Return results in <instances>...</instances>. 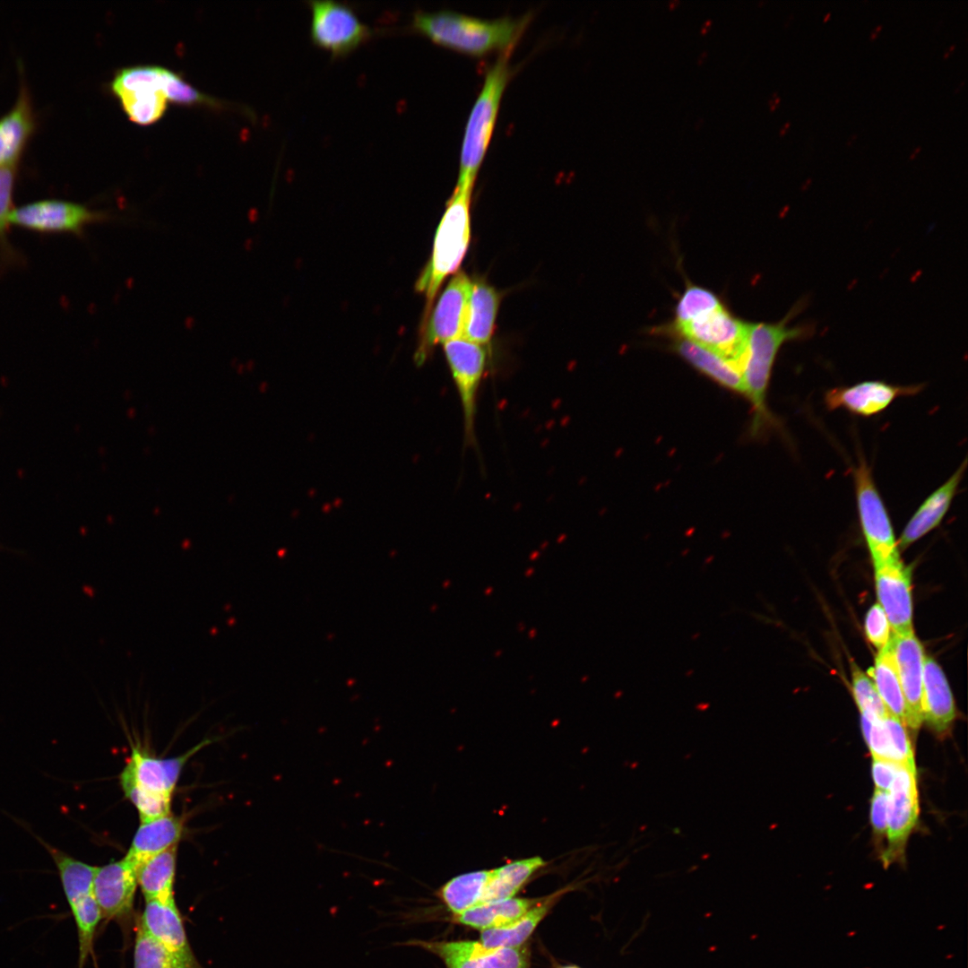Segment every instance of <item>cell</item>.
Here are the masks:
<instances>
[{
    "label": "cell",
    "mask_w": 968,
    "mask_h": 968,
    "mask_svg": "<svg viewBox=\"0 0 968 968\" xmlns=\"http://www.w3.org/2000/svg\"><path fill=\"white\" fill-rule=\"evenodd\" d=\"M532 14L480 19L450 10L418 11L411 29L436 44L471 56H482L495 50L514 48Z\"/></svg>",
    "instance_id": "cell-1"
},
{
    "label": "cell",
    "mask_w": 968,
    "mask_h": 968,
    "mask_svg": "<svg viewBox=\"0 0 968 968\" xmlns=\"http://www.w3.org/2000/svg\"><path fill=\"white\" fill-rule=\"evenodd\" d=\"M804 300L799 301L777 323H748L741 372L745 395L753 406L752 427L755 432L778 425L766 405V395L780 349L788 341L805 340L815 333L812 324L790 325V322L804 309Z\"/></svg>",
    "instance_id": "cell-2"
},
{
    "label": "cell",
    "mask_w": 968,
    "mask_h": 968,
    "mask_svg": "<svg viewBox=\"0 0 968 968\" xmlns=\"http://www.w3.org/2000/svg\"><path fill=\"white\" fill-rule=\"evenodd\" d=\"M513 49L499 52L488 67L480 91L469 114L462 141L458 186L473 188L491 141L505 89L514 73Z\"/></svg>",
    "instance_id": "cell-3"
},
{
    "label": "cell",
    "mask_w": 968,
    "mask_h": 968,
    "mask_svg": "<svg viewBox=\"0 0 968 968\" xmlns=\"http://www.w3.org/2000/svg\"><path fill=\"white\" fill-rule=\"evenodd\" d=\"M205 739L185 754L170 758L151 756L137 747L120 774L125 796L137 808L141 822L170 813L171 797L181 771L187 760L203 746Z\"/></svg>",
    "instance_id": "cell-4"
},
{
    "label": "cell",
    "mask_w": 968,
    "mask_h": 968,
    "mask_svg": "<svg viewBox=\"0 0 968 968\" xmlns=\"http://www.w3.org/2000/svg\"><path fill=\"white\" fill-rule=\"evenodd\" d=\"M472 189L455 186L436 229L430 259L415 284L416 290L423 293L426 298L422 324L431 312L434 299L444 280L457 271L468 248Z\"/></svg>",
    "instance_id": "cell-5"
},
{
    "label": "cell",
    "mask_w": 968,
    "mask_h": 968,
    "mask_svg": "<svg viewBox=\"0 0 968 968\" xmlns=\"http://www.w3.org/2000/svg\"><path fill=\"white\" fill-rule=\"evenodd\" d=\"M860 528L873 565L900 557L886 506L874 480L872 469L860 456L851 469Z\"/></svg>",
    "instance_id": "cell-6"
},
{
    "label": "cell",
    "mask_w": 968,
    "mask_h": 968,
    "mask_svg": "<svg viewBox=\"0 0 968 968\" xmlns=\"http://www.w3.org/2000/svg\"><path fill=\"white\" fill-rule=\"evenodd\" d=\"M168 71L156 65H136L116 73L110 87L131 121L146 125L164 115L169 101L165 91Z\"/></svg>",
    "instance_id": "cell-7"
},
{
    "label": "cell",
    "mask_w": 968,
    "mask_h": 968,
    "mask_svg": "<svg viewBox=\"0 0 968 968\" xmlns=\"http://www.w3.org/2000/svg\"><path fill=\"white\" fill-rule=\"evenodd\" d=\"M307 4L311 11L310 39L332 57H344L372 39V29L350 6L334 1H309Z\"/></svg>",
    "instance_id": "cell-8"
},
{
    "label": "cell",
    "mask_w": 968,
    "mask_h": 968,
    "mask_svg": "<svg viewBox=\"0 0 968 968\" xmlns=\"http://www.w3.org/2000/svg\"><path fill=\"white\" fill-rule=\"evenodd\" d=\"M661 331L704 346L730 360L741 370L748 323L732 315L724 304L687 324L678 326L669 324Z\"/></svg>",
    "instance_id": "cell-9"
},
{
    "label": "cell",
    "mask_w": 968,
    "mask_h": 968,
    "mask_svg": "<svg viewBox=\"0 0 968 968\" xmlns=\"http://www.w3.org/2000/svg\"><path fill=\"white\" fill-rule=\"evenodd\" d=\"M472 280L463 272H456L440 295L435 308L422 324L416 360L422 363L432 348L463 337Z\"/></svg>",
    "instance_id": "cell-10"
},
{
    "label": "cell",
    "mask_w": 968,
    "mask_h": 968,
    "mask_svg": "<svg viewBox=\"0 0 968 968\" xmlns=\"http://www.w3.org/2000/svg\"><path fill=\"white\" fill-rule=\"evenodd\" d=\"M113 219L107 212L93 211L80 203L43 200L13 208L9 224L44 233L82 234L90 224Z\"/></svg>",
    "instance_id": "cell-11"
},
{
    "label": "cell",
    "mask_w": 968,
    "mask_h": 968,
    "mask_svg": "<svg viewBox=\"0 0 968 968\" xmlns=\"http://www.w3.org/2000/svg\"><path fill=\"white\" fill-rule=\"evenodd\" d=\"M888 792L886 834L888 846L882 854L884 867L903 860L907 839L919 816L916 766L897 765Z\"/></svg>",
    "instance_id": "cell-12"
},
{
    "label": "cell",
    "mask_w": 968,
    "mask_h": 968,
    "mask_svg": "<svg viewBox=\"0 0 968 968\" xmlns=\"http://www.w3.org/2000/svg\"><path fill=\"white\" fill-rule=\"evenodd\" d=\"M443 345L461 402L465 439L468 444H472L475 441L477 395L486 367V351L482 345L463 337Z\"/></svg>",
    "instance_id": "cell-13"
},
{
    "label": "cell",
    "mask_w": 968,
    "mask_h": 968,
    "mask_svg": "<svg viewBox=\"0 0 968 968\" xmlns=\"http://www.w3.org/2000/svg\"><path fill=\"white\" fill-rule=\"evenodd\" d=\"M438 955L448 968H529V952L517 947H489L480 941H416Z\"/></svg>",
    "instance_id": "cell-14"
},
{
    "label": "cell",
    "mask_w": 968,
    "mask_h": 968,
    "mask_svg": "<svg viewBox=\"0 0 968 968\" xmlns=\"http://www.w3.org/2000/svg\"><path fill=\"white\" fill-rule=\"evenodd\" d=\"M923 386L866 380L849 386L831 388L825 392L824 400L829 411L844 410L855 416L870 418L886 410L897 398L918 394Z\"/></svg>",
    "instance_id": "cell-15"
},
{
    "label": "cell",
    "mask_w": 968,
    "mask_h": 968,
    "mask_svg": "<svg viewBox=\"0 0 968 968\" xmlns=\"http://www.w3.org/2000/svg\"><path fill=\"white\" fill-rule=\"evenodd\" d=\"M879 605L894 635L913 632L911 573L901 557L874 566Z\"/></svg>",
    "instance_id": "cell-16"
},
{
    "label": "cell",
    "mask_w": 968,
    "mask_h": 968,
    "mask_svg": "<svg viewBox=\"0 0 968 968\" xmlns=\"http://www.w3.org/2000/svg\"><path fill=\"white\" fill-rule=\"evenodd\" d=\"M138 869L125 857L96 867L92 893L102 919L122 920L133 912Z\"/></svg>",
    "instance_id": "cell-17"
},
{
    "label": "cell",
    "mask_w": 968,
    "mask_h": 968,
    "mask_svg": "<svg viewBox=\"0 0 968 968\" xmlns=\"http://www.w3.org/2000/svg\"><path fill=\"white\" fill-rule=\"evenodd\" d=\"M891 642L904 700L905 724L917 730L923 722V648L913 632L892 634Z\"/></svg>",
    "instance_id": "cell-18"
},
{
    "label": "cell",
    "mask_w": 968,
    "mask_h": 968,
    "mask_svg": "<svg viewBox=\"0 0 968 968\" xmlns=\"http://www.w3.org/2000/svg\"><path fill=\"white\" fill-rule=\"evenodd\" d=\"M139 920L184 968H203L191 948L175 900L145 901L144 910Z\"/></svg>",
    "instance_id": "cell-19"
},
{
    "label": "cell",
    "mask_w": 968,
    "mask_h": 968,
    "mask_svg": "<svg viewBox=\"0 0 968 968\" xmlns=\"http://www.w3.org/2000/svg\"><path fill=\"white\" fill-rule=\"evenodd\" d=\"M966 466L967 460L964 459L955 471L920 505L903 528L898 547L907 548L940 524L958 491Z\"/></svg>",
    "instance_id": "cell-20"
},
{
    "label": "cell",
    "mask_w": 968,
    "mask_h": 968,
    "mask_svg": "<svg viewBox=\"0 0 968 968\" xmlns=\"http://www.w3.org/2000/svg\"><path fill=\"white\" fill-rule=\"evenodd\" d=\"M923 720L938 734H945L955 718V706L947 679L938 662L924 658L922 685Z\"/></svg>",
    "instance_id": "cell-21"
},
{
    "label": "cell",
    "mask_w": 968,
    "mask_h": 968,
    "mask_svg": "<svg viewBox=\"0 0 968 968\" xmlns=\"http://www.w3.org/2000/svg\"><path fill=\"white\" fill-rule=\"evenodd\" d=\"M671 350L698 372L719 385L739 394H745L740 368L722 355L687 339L675 336Z\"/></svg>",
    "instance_id": "cell-22"
},
{
    "label": "cell",
    "mask_w": 968,
    "mask_h": 968,
    "mask_svg": "<svg viewBox=\"0 0 968 968\" xmlns=\"http://www.w3.org/2000/svg\"><path fill=\"white\" fill-rule=\"evenodd\" d=\"M184 831V820L171 812L141 822L125 858L138 870L148 859L177 845Z\"/></svg>",
    "instance_id": "cell-23"
},
{
    "label": "cell",
    "mask_w": 968,
    "mask_h": 968,
    "mask_svg": "<svg viewBox=\"0 0 968 968\" xmlns=\"http://www.w3.org/2000/svg\"><path fill=\"white\" fill-rule=\"evenodd\" d=\"M33 128L30 98L22 88L13 108L0 118V167L16 165Z\"/></svg>",
    "instance_id": "cell-24"
},
{
    "label": "cell",
    "mask_w": 968,
    "mask_h": 968,
    "mask_svg": "<svg viewBox=\"0 0 968 968\" xmlns=\"http://www.w3.org/2000/svg\"><path fill=\"white\" fill-rule=\"evenodd\" d=\"M499 294L482 281H472L469 298L463 338L485 345L492 338Z\"/></svg>",
    "instance_id": "cell-25"
},
{
    "label": "cell",
    "mask_w": 968,
    "mask_h": 968,
    "mask_svg": "<svg viewBox=\"0 0 968 968\" xmlns=\"http://www.w3.org/2000/svg\"><path fill=\"white\" fill-rule=\"evenodd\" d=\"M177 845L148 859L139 868L138 886L145 901L169 902L174 898Z\"/></svg>",
    "instance_id": "cell-26"
},
{
    "label": "cell",
    "mask_w": 968,
    "mask_h": 968,
    "mask_svg": "<svg viewBox=\"0 0 968 968\" xmlns=\"http://www.w3.org/2000/svg\"><path fill=\"white\" fill-rule=\"evenodd\" d=\"M537 902L538 900L526 898L490 902L470 908L454 918L458 923L480 930L502 928L515 921Z\"/></svg>",
    "instance_id": "cell-27"
},
{
    "label": "cell",
    "mask_w": 968,
    "mask_h": 968,
    "mask_svg": "<svg viewBox=\"0 0 968 968\" xmlns=\"http://www.w3.org/2000/svg\"><path fill=\"white\" fill-rule=\"evenodd\" d=\"M52 858L61 880L66 900L71 906L92 894L96 867L74 859L30 831Z\"/></svg>",
    "instance_id": "cell-28"
},
{
    "label": "cell",
    "mask_w": 968,
    "mask_h": 968,
    "mask_svg": "<svg viewBox=\"0 0 968 968\" xmlns=\"http://www.w3.org/2000/svg\"><path fill=\"white\" fill-rule=\"evenodd\" d=\"M543 865L541 858L532 857L491 869L480 904L513 898L529 877Z\"/></svg>",
    "instance_id": "cell-29"
},
{
    "label": "cell",
    "mask_w": 968,
    "mask_h": 968,
    "mask_svg": "<svg viewBox=\"0 0 968 968\" xmlns=\"http://www.w3.org/2000/svg\"><path fill=\"white\" fill-rule=\"evenodd\" d=\"M869 673L890 714L905 723L904 700L891 640L878 651L875 665Z\"/></svg>",
    "instance_id": "cell-30"
},
{
    "label": "cell",
    "mask_w": 968,
    "mask_h": 968,
    "mask_svg": "<svg viewBox=\"0 0 968 968\" xmlns=\"http://www.w3.org/2000/svg\"><path fill=\"white\" fill-rule=\"evenodd\" d=\"M553 898L536 903L523 916L511 924L497 929L481 930L480 942L489 947H517L532 935L549 910Z\"/></svg>",
    "instance_id": "cell-31"
},
{
    "label": "cell",
    "mask_w": 968,
    "mask_h": 968,
    "mask_svg": "<svg viewBox=\"0 0 968 968\" xmlns=\"http://www.w3.org/2000/svg\"><path fill=\"white\" fill-rule=\"evenodd\" d=\"M489 877L490 870L457 876L440 888L439 896L454 916L457 915L480 904Z\"/></svg>",
    "instance_id": "cell-32"
},
{
    "label": "cell",
    "mask_w": 968,
    "mask_h": 968,
    "mask_svg": "<svg viewBox=\"0 0 968 968\" xmlns=\"http://www.w3.org/2000/svg\"><path fill=\"white\" fill-rule=\"evenodd\" d=\"M70 908L77 927L79 964L82 968L92 952L94 935L102 920V914L93 893L80 899Z\"/></svg>",
    "instance_id": "cell-33"
},
{
    "label": "cell",
    "mask_w": 968,
    "mask_h": 968,
    "mask_svg": "<svg viewBox=\"0 0 968 968\" xmlns=\"http://www.w3.org/2000/svg\"><path fill=\"white\" fill-rule=\"evenodd\" d=\"M134 968L184 967L138 920L134 946Z\"/></svg>",
    "instance_id": "cell-34"
},
{
    "label": "cell",
    "mask_w": 968,
    "mask_h": 968,
    "mask_svg": "<svg viewBox=\"0 0 968 968\" xmlns=\"http://www.w3.org/2000/svg\"><path fill=\"white\" fill-rule=\"evenodd\" d=\"M722 305L723 302L712 290L689 284L676 305L675 316L670 325L678 326L687 324L700 315L715 310Z\"/></svg>",
    "instance_id": "cell-35"
},
{
    "label": "cell",
    "mask_w": 968,
    "mask_h": 968,
    "mask_svg": "<svg viewBox=\"0 0 968 968\" xmlns=\"http://www.w3.org/2000/svg\"><path fill=\"white\" fill-rule=\"evenodd\" d=\"M852 691L860 713L872 714L881 720L890 713L880 697L874 682L851 661Z\"/></svg>",
    "instance_id": "cell-36"
},
{
    "label": "cell",
    "mask_w": 968,
    "mask_h": 968,
    "mask_svg": "<svg viewBox=\"0 0 968 968\" xmlns=\"http://www.w3.org/2000/svg\"><path fill=\"white\" fill-rule=\"evenodd\" d=\"M860 713L862 733L871 752L872 757L895 763V755L883 720L869 713Z\"/></svg>",
    "instance_id": "cell-37"
},
{
    "label": "cell",
    "mask_w": 968,
    "mask_h": 968,
    "mask_svg": "<svg viewBox=\"0 0 968 968\" xmlns=\"http://www.w3.org/2000/svg\"><path fill=\"white\" fill-rule=\"evenodd\" d=\"M165 91L169 101L177 104L222 106L220 100L200 92L170 70L168 71Z\"/></svg>",
    "instance_id": "cell-38"
},
{
    "label": "cell",
    "mask_w": 968,
    "mask_h": 968,
    "mask_svg": "<svg viewBox=\"0 0 968 968\" xmlns=\"http://www.w3.org/2000/svg\"><path fill=\"white\" fill-rule=\"evenodd\" d=\"M891 747L898 765L915 766L913 751L905 730V724L892 714L883 719Z\"/></svg>",
    "instance_id": "cell-39"
},
{
    "label": "cell",
    "mask_w": 968,
    "mask_h": 968,
    "mask_svg": "<svg viewBox=\"0 0 968 968\" xmlns=\"http://www.w3.org/2000/svg\"><path fill=\"white\" fill-rule=\"evenodd\" d=\"M864 628L868 640L878 651L889 644L891 627L884 609L878 603L872 605L868 610Z\"/></svg>",
    "instance_id": "cell-40"
},
{
    "label": "cell",
    "mask_w": 968,
    "mask_h": 968,
    "mask_svg": "<svg viewBox=\"0 0 968 968\" xmlns=\"http://www.w3.org/2000/svg\"><path fill=\"white\" fill-rule=\"evenodd\" d=\"M15 166L0 167V238L6 231L9 216L13 210L12 200L16 174Z\"/></svg>",
    "instance_id": "cell-41"
},
{
    "label": "cell",
    "mask_w": 968,
    "mask_h": 968,
    "mask_svg": "<svg viewBox=\"0 0 968 968\" xmlns=\"http://www.w3.org/2000/svg\"><path fill=\"white\" fill-rule=\"evenodd\" d=\"M888 813V792L876 789L871 799L870 821L874 833L883 836L886 833Z\"/></svg>",
    "instance_id": "cell-42"
},
{
    "label": "cell",
    "mask_w": 968,
    "mask_h": 968,
    "mask_svg": "<svg viewBox=\"0 0 968 968\" xmlns=\"http://www.w3.org/2000/svg\"><path fill=\"white\" fill-rule=\"evenodd\" d=\"M898 764L879 759L873 758L872 762V776L876 785V789L888 791L896 771Z\"/></svg>",
    "instance_id": "cell-43"
},
{
    "label": "cell",
    "mask_w": 968,
    "mask_h": 968,
    "mask_svg": "<svg viewBox=\"0 0 968 968\" xmlns=\"http://www.w3.org/2000/svg\"><path fill=\"white\" fill-rule=\"evenodd\" d=\"M780 100H781V98L777 96V92H774L772 98L768 101V106H769L771 111L775 110V108H777V106L780 103Z\"/></svg>",
    "instance_id": "cell-44"
},
{
    "label": "cell",
    "mask_w": 968,
    "mask_h": 968,
    "mask_svg": "<svg viewBox=\"0 0 968 968\" xmlns=\"http://www.w3.org/2000/svg\"><path fill=\"white\" fill-rule=\"evenodd\" d=\"M882 29H883V25H882V24H879V25H877V27H875V28L873 29V30L871 31L870 35H869V39H870V40H874V39H876L877 38V36H878L879 32H880V31L882 30Z\"/></svg>",
    "instance_id": "cell-45"
},
{
    "label": "cell",
    "mask_w": 968,
    "mask_h": 968,
    "mask_svg": "<svg viewBox=\"0 0 968 968\" xmlns=\"http://www.w3.org/2000/svg\"><path fill=\"white\" fill-rule=\"evenodd\" d=\"M711 24H712V20L711 19L706 20L704 22V24L702 25V27H701V33L704 34L707 31V30H708V28H709V26Z\"/></svg>",
    "instance_id": "cell-46"
},
{
    "label": "cell",
    "mask_w": 968,
    "mask_h": 968,
    "mask_svg": "<svg viewBox=\"0 0 968 968\" xmlns=\"http://www.w3.org/2000/svg\"><path fill=\"white\" fill-rule=\"evenodd\" d=\"M955 44H952V45H951V46H950V47H949V48H947V49H946V50L945 51V53H944V55H943V57H944V58H947V57H948V56H950V54H951V53H952V52H953V51L955 50Z\"/></svg>",
    "instance_id": "cell-47"
},
{
    "label": "cell",
    "mask_w": 968,
    "mask_h": 968,
    "mask_svg": "<svg viewBox=\"0 0 968 968\" xmlns=\"http://www.w3.org/2000/svg\"><path fill=\"white\" fill-rule=\"evenodd\" d=\"M790 126H791V122L790 121L786 122L782 125V127H781V129H780V132H779L780 135H783L786 133V131L790 128Z\"/></svg>",
    "instance_id": "cell-48"
},
{
    "label": "cell",
    "mask_w": 968,
    "mask_h": 968,
    "mask_svg": "<svg viewBox=\"0 0 968 968\" xmlns=\"http://www.w3.org/2000/svg\"><path fill=\"white\" fill-rule=\"evenodd\" d=\"M706 56H707V51H703L700 54V56H698L697 63L702 64Z\"/></svg>",
    "instance_id": "cell-49"
},
{
    "label": "cell",
    "mask_w": 968,
    "mask_h": 968,
    "mask_svg": "<svg viewBox=\"0 0 968 968\" xmlns=\"http://www.w3.org/2000/svg\"><path fill=\"white\" fill-rule=\"evenodd\" d=\"M920 150H921V147H920V146H918V147H916V148H915V149L913 150V152H912V154L910 155V160H913V159H914V158L916 157V155H917L918 153H920Z\"/></svg>",
    "instance_id": "cell-50"
},
{
    "label": "cell",
    "mask_w": 968,
    "mask_h": 968,
    "mask_svg": "<svg viewBox=\"0 0 968 968\" xmlns=\"http://www.w3.org/2000/svg\"><path fill=\"white\" fill-rule=\"evenodd\" d=\"M679 4V1H678V0H673V1H670V2L669 3V7H670V8H673V7H675V6H676L677 4Z\"/></svg>",
    "instance_id": "cell-51"
},
{
    "label": "cell",
    "mask_w": 968,
    "mask_h": 968,
    "mask_svg": "<svg viewBox=\"0 0 968 968\" xmlns=\"http://www.w3.org/2000/svg\"><path fill=\"white\" fill-rule=\"evenodd\" d=\"M856 136H857L856 134L851 135V138L849 139V141L846 143V145L847 146L851 145L853 143V141L856 139Z\"/></svg>",
    "instance_id": "cell-52"
},
{
    "label": "cell",
    "mask_w": 968,
    "mask_h": 968,
    "mask_svg": "<svg viewBox=\"0 0 968 968\" xmlns=\"http://www.w3.org/2000/svg\"><path fill=\"white\" fill-rule=\"evenodd\" d=\"M964 84V80H963V82L955 89V93H957L963 88Z\"/></svg>",
    "instance_id": "cell-53"
},
{
    "label": "cell",
    "mask_w": 968,
    "mask_h": 968,
    "mask_svg": "<svg viewBox=\"0 0 968 968\" xmlns=\"http://www.w3.org/2000/svg\"><path fill=\"white\" fill-rule=\"evenodd\" d=\"M830 16H831V13L830 12L826 13L825 14V16H824V22H826L830 18Z\"/></svg>",
    "instance_id": "cell-54"
},
{
    "label": "cell",
    "mask_w": 968,
    "mask_h": 968,
    "mask_svg": "<svg viewBox=\"0 0 968 968\" xmlns=\"http://www.w3.org/2000/svg\"><path fill=\"white\" fill-rule=\"evenodd\" d=\"M562 968H578V967H576V966H565V967H562Z\"/></svg>",
    "instance_id": "cell-55"
}]
</instances>
